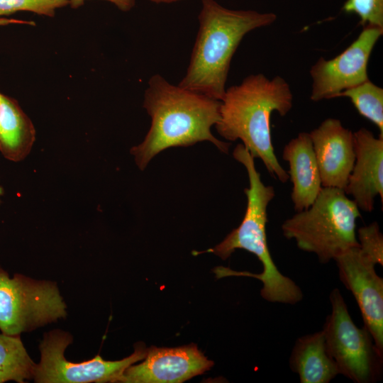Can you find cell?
Listing matches in <instances>:
<instances>
[{
    "mask_svg": "<svg viewBox=\"0 0 383 383\" xmlns=\"http://www.w3.org/2000/svg\"><path fill=\"white\" fill-rule=\"evenodd\" d=\"M69 4V0H0V16L19 11L53 16L55 10Z\"/></svg>",
    "mask_w": 383,
    "mask_h": 383,
    "instance_id": "20",
    "label": "cell"
},
{
    "mask_svg": "<svg viewBox=\"0 0 383 383\" xmlns=\"http://www.w3.org/2000/svg\"><path fill=\"white\" fill-rule=\"evenodd\" d=\"M150 1L155 4H161V3L170 4V3L176 2L181 0H150Z\"/></svg>",
    "mask_w": 383,
    "mask_h": 383,
    "instance_id": "24",
    "label": "cell"
},
{
    "mask_svg": "<svg viewBox=\"0 0 383 383\" xmlns=\"http://www.w3.org/2000/svg\"><path fill=\"white\" fill-rule=\"evenodd\" d=\"M360 209L343 189L322 187L313 203L285 220L281 228L284 237L296 241L298 248L315 254L328 263L359 246L356 221Z\"/></svg>",
    "mask_w": 383,
    "mask_h": 383,
    "instance_id": "5",
    "label": "cell"
},
{
    "mask_svg": "<svg viewBox=\"0 0 383 383\" xmlns=\"http://www.w3.org/2000/svg\"><path fill=\"white\" fill-rule=\"evenodd\" d=\"M35 130L18 102L0 93V152L6 159L19 162L30 153Z\"/></svg>",
    "mask_w": 383,
    "mask_h": 383,
    "instance_id": "16",
    "label": "cell"
},
{
    "mask_svg": "<svg viewBox=\"0 0 383 383\" xmlns=\"http://www.w3.org/2000/svg\"><path fill=\"white\" fill-rule=\"evenodd\" d=\"M348 97L358 113L370 121L383 135V89L370 79L340 92L337 97Z\"/></svg>",
    "mask_w": 383,
    "mask_h": 383,
    "instance_id": "18",
    "label": "cell"
},
{
    "mask_svg": "<svg viewBox=\"0 0 383 383\" xmlns=\"http://www.w3.org/2000/svg\"><path fill=\"white\" fill-rule=\"evenodd\" d=\"M334 260L340 281L358 304L364 326L383 352V279L377 274L375 264L359 246L347 250Z\"/></svg>",
    "mask_w": 383,
    "mask_h": 383,
    "instance_id": "10",
    "label": "cell"
},
{
    "mask_svg": "<svg viewBox=\"0 0 383 383\" xmlns=\"http://www.w3.org/2000/svg\"><path fill=\"white\" fill-rule=\"evenodd\" d=\"M233 157L246 169L249 187L244 189L247 207L243 219L214 248L201 252H192L194 255L211 252L226 260L236 249H243L254 254L262 265L260 274L236 272L222 266L213 271L217 278L229 276L250 277L262 283V297L267 301L295 304L303 299L300 287L290 278L282 274L274 264L267 245L266 225L267 206L275 195L272 186L265 185L257 172L254 158L245 146L239 143L233 151Z\"/></svg>",
    "mask_w": 383,
    "mask_h": 383,
    "instance_id": "3",
    "label": "cell"
},
{
    "mask_svg": "<svg viewBox=\"0 0 383 383\" xmlns=\"http://www.w3.org/2000/svg\"><path fill=\"white\" fill-rule=\"evenodd\" d=\"M66 304L56 284L20 274L10 277L0 267V330L20 335L65 318Z\"/></svg>",
    "mask_w": 383,
    "mask_h": 383,
    "instance_id": "7",
    "label": "cell"
},
{
    "mask_svg": "<svg viewBox=\"0 0 383 383\" xmlns=\"http://www.w3.org/2000/svg\"><path fill=\"white\" fill-rule=\"evenodd\" d=\"M293 104V94L282 77L270 79L262 74L246 77L226 89L221 101L218 133L230 141L240 140L251 156L260 159L269 173L282 183L289 174L274 153L270 131L274 111L286 116Z\"/></svg>",
    "mask_w": 383,
    "mask_h": 383,
    "instance_id": "2",
    "label": "cell"
},
{
    "mask_svg": "<svg viewBox=\"0 0 383 383\" xmlns=\"http://www.w3.org/2000/svg\"><path fill=\"white\" fill-rule=\"evenodd\" d=\"M289 366L299 375L301 383H329L340 374L328 353L322 330L296 339Z\"/></svg>",
    "mask_w": 383,
    "mask_h": 383,
    "instance_id": "15",
    "label": "cell"
},
{
    "mask_svg": "<svg viewBox=\"0 0 383 383\" xmlns=\"http://www.w3.org/2000/svg\"><path fill=\"white\" fill-rule=\"evenodd\" d=\"M3 194H4V189H3V187H2L1 186V184H0V204H1V196H3Z\"/></svg>",
    "mask_w": 383,
    "mask_h": 383,
    "instance_id": "25",
    "label": "cell"
},
{
    "mask_svg": "<svg viewBox=\"0 0 383 383\" xmlns=\"http://www.w3.org/2000/svg\"><path fill=\"white\" fill-rule=\"evenodd\" d=\"M309 133L322 187L343 189L355 160L353 133L340 120L328 118Z\"/></svg>",
    "mask_w": 383,
    "mask_h": 383,
    "instance_id": "12",
    "label": "cell"
},
{
    "mask_svg": "<svg viewBox=\"0 0 383 383\" xmlns=\"http://www.w3.org/2000/svg\"><path fill=\"white\" fill-rule=\"evenodd\" d=\"M221 101L168 82L160 74L148 82L143 107L151 126L143 141L130 152L140 170L162 150L188 147L201 141L212 143L228 153L230 143L213 135L211 128L220 120Z\"/></svg>",
    "mask_w": 383,
    "mask_h": 383,
    "instance_id": "1",
    "label": "cell"
},
{
    "mask_svg": "<svg viewBox=\"0 0 383 383\" xmlns=\"http://www.w3.org/2000/svg\"><path fill=\"white\" fill-rule=\"evenodd\" d=\"M342 10L358 16L363 27L383 28V0H346Z\"/></svg>",
    "mask_w": 383,
    "mask_h": 383,
    "instance_id": "19",
    "label": "cell"
},
{
    "mask_svg": "<svg viewBox=\"0 0 383 383\" xmlns=\"http://www.w3.org/2000/svg\"><path fill=\"white\" fill-rule=\"evenodd\" d=\"M72 336L60 330L44 335L40 345L41 359L36 364L33 379L41 383L120 382L124 371L144 360L147 349L142 343L135 347L130 356L116 361L104 360L99 355L82 362H72L65 357Z\"/></svg>",
    "mask_w": 383,
    "mask_h": 383,
    "instance_id": "8",
    "label": "cell"
},
{
    "mask_svg": "<svg viewBox=\"0 0 383 383\" xmlns=\"http://www.w3.org/2000/svg\"><path fill=\"white\" fill-rule=\"evenodd\" d=\"M353 135L355 160L343 191L360 210L370 212L377 196L383 201V135L377 138L365 128Z\"/></svg>",
    "mask_w": 383,
    "mask_h": 383,
    "instance_id": "13",
    "label": "cell"
},
{
    "mask_svg": "<svg viewBox=\"0 0 383 383\" xmlns=\"http://www.w3.org/2000/svg\"><path fill=\"white\" fill-rule=\"evenodd\" d=\"M331 313L322 329L328 354L339 374L355 383H373L382 375L383 352L364 326L358 328L338 288L329 295Z\"/></svg>",
    "mask_w": 383,
    "mask_h": 383,
    "instance_id": "6",
    "label": "cell"
},
{
    "mask_svg": "<svg viewBox=\"0 0 383 383\" xmlns=\"http://www.w3.org/2000/svg\"><path fill=\"white\" fill-rule=\"evenodd\" d=\"M361 252L375 265H383V235L376 221L361 227L356 234Z\"/></svg>",
    "mask_w": 383,
    "mask_h": 383,
    "instance_id": "21",
    "label": "cell"
},
{
    "mask_svg": "<svg viewBox=\"0 0 383 383\" xmlns=\"http://www.w3.org/2000/svg\"><path fill=\"white\" fill-rule=\"evenodd\" d=\"M382 34V28L366 26L338 55L330 60L318 58L309 71L312 79L310 99L317 102L337 98L340 92L367 81L369 60Z\"/></svg>",
    "mask_w": 383,
    "mask_h": 383,
    "instance_id": "9",
    "label": "cell"
},
{
    "mask_svg": "<svg viewBox=\"0 0 383 383\" xmlns=\"http://www.w3.org/2000/svg\"><path fill=\"white\" fill-rule=\"evenodd\" d=\"M86 0H69V4L72 8H77L82 5ZM115 4L119 9L123 11L131 10L135 5V0H105Z\"/></svg>",
    "mask_w": 383,
    "mask_h": 383,
    "instance_id": "22",
    "label": "cell"
},
{
    "mask_svg": "<svg viewBox=\"0 0 383 383\" xmlns=\"http://www.w3.org/2000/svg\"><path fill=\"white\" fill-rule=\"evenodd\" d=\"M282 158L289 165L294 208L296 212L306 209L323 187L309 133L302 132L292 139L283 149Z\"/></svg>",
    "mask_w": 383,
    "mask_h": 383,
    "instance_id": "14",
    "label": "cell"
},
{
    "mask_svg": "<svg viewBox=\"0 0 383 383\" xmlns=\"http://www.w3.org/2000/svg\"><path fill=\"white\" fill-rule=\"evenodd\" d=\"M36 364L29 357L20 335L0 334V383H23L33 379Z\"/></svg>",
    "mask_w": 383,
    "mask_h": 383,
    "instance_id": "17",
    "label": "cell"
},
{
    "mask_svg": "<svg viewBox=\"0 0 383 383\" xmlns=\"http://www.w3.org/2000/svg\"><path fill=\"white\" fill-rule=\"evenodd\" d=\"M9 24H28V25H35L32 21H26L22 20L12 19V18H6L0 17V26H6Z\"/></svg>",
    "mask_w": 383,
    "mask_h": 383,
    "instance_id": "23",
    "label": "cell"
},
{
    "mask_svg": "<svg viewBox=\"0 0 383 383\" xmlns=\"http://www.w3.org/2000/svg\"><path fill=\"white\" fill-rule=\"evenodd\" d=\"M199 28L186 74L179 86L221 101L233 56L244 36L277 20L272 12L233 10L201 0Z\"/></svg>",
    "mask_w": 383,
    "mask_h": 383,
    "instance_id": "4",
    "label": "cell"
},
{
    "mask_svg": "<svg viewBox=\"0 0 383 383\" xmlns=\"http://www.w3.org/2000/svg\"><path fill=\"white\" fill-rule=\"evenodd\" d=\"M144 360L129 366L120 382L182 383L203 374L214 364L194 344L177 348L151 346Z\"/></svg>",
    "mask_w": 383,
    "mask_h": 383,
    "instance_id": "11",
    "label": "cell"
}]
</instances>
